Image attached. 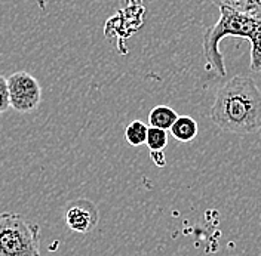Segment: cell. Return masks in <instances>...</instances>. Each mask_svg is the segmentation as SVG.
<instances>
[{
  "label": "cell",
  "instance_id": "obj_1",
  "mask_svg": "<svg viewBox=\"0 0 261 256\" xmlns=\"http://www.w3.org/2000/svg\"><path fill=\"white\" fill-rule=\"evenodd\" d=\"M212 123L220 129L251 135L261 129V91L246 76H234L215 95L210 111Z\"/></svg>",
  "mask_w": 261,
  "mask_h": 256
},
{
  "label": "cell",
  "instance_id": "obj_2",
  "mask_svg": "<svg viewBox=\"0 0 261 256\" xmlns=\"http://www.w3.org/2000/svg\"><path fill=\"white\" fill-rule=\"evenodd\" d=\"M224 37H241L251 42V70L261 71V18L248 16L231 9L221 8L220 19L208 29L203 36V53L210 68L220 76H226L227 70L220 52V43Z\"/></svg>",
  "mask_w": 261,
  "mask_h": 256
},
{
  "label": "cell",
  "instance_id": "obj_3",
  "mask_svg": "<svg viewBox=\"0 0 261 256\" xmlns=\"http://www.w3.org/2000/svg\"><path fill=\"white\" fill-rule=\"evenodd\" d=\"M0 256H40V226L21 213H0Z\"/></svg>",
  "mask_w": 261,
  "mask_h": 256
},
{
  "label": "cell",
  "instance_id": "obj_4",
  "mask_svg": "<svg viewBox=\"0 0 261 256\" xmlns=\"http://www.w3.org/2000/svg\"><path fill=\"white\" fill-rule=\"evenodd\" d=\"M8 79L11 107L21 114L39 108L42 102V88L37 79L27 71H16Z\"/></svg>",
  "mask_w": 261,
  "mask_h": 256
},
{
  "label": "cell",
  "instance_id": "obj_5",
  "mask_svg": "<svg viewBox=\"0 0 261 256\" xmlns=\"http://www.w3.org/2000/svg\"><path fill=\"white\" fill-rule=\"evenodd\" d=\"M64 221L68 230L81 234H88L98 225V208L95 203L88 198H76L65 206Z\"/></svg>",
  "mask_w": 261,
  "mask_h": 256
},
{
  "label": "cell",
  "instance_id": "obj_6",
  "mask_svg": "<svg viewBox=\"0 0 261 256\" xmlns=\"http://www.w3.org/2000/svg\"><path fill=\"white\" fill-rule=\"evenodd\" d=\"M172 136L179 143H190L197 136L199 126L193 117L190 116H178L172 128L169 129Z\"/></svg>",
  "mask_w": 261,
  "mask_h": 256
},
{
  "label": "cell",
  "instance_id": "obj_7",
  "mask_svg": "<svg viewBox=\"0 0 261 256\" xmlns=\"http://www.w3.org/2000/svg\"><path fill=\"white\" fill-rule=\"evenodd\" d=\"M215 6L231 9L248 16L261 18V0H211Z\"/></svg>",
  "mask_w": 261,
  "mask_h": 256
},
{
  "label": "cell",
  "instance_id": "obj_8",
  "mask_svg": "<svg viewBox=\"0 0 261 256\" xmlns=\"http://www.w3.org/2000/svg\"><path fill=\"white\" fill-rule=\"evenodd\" d=\"M177 119H178V114L175 110H172L168 105H158L148 114V125L153 128L169 130Z\"/></svg>",
  "mask_w": 261,
  "mask_h": 256
},
{
  "label": "cell",
  "instance_id": "obj_9",
  "mask_svg": "<svg viewBox=\"0 0 261 256\" xmlns=\"http://www.w3.org/2000/svg\"><path fill=\"white\" fill-rule=\"evenodd\" d=\"M147 130H148V126H146V123H143L141 120L130 122L125 129V138H126L128 144L132 147H140V145L146 144Z\"/></svg>",
  "mask_w": 261,
  "mask_h": 256
},
{
  "label": "cell",
  "instance_id": "obj_10",
  "mask_svg": "<svg viewBox=\"0 0 261 256\" xmlns=\"http://www.w3.org/2000/svg\"><path fill=\"white\" fill-rule=\"evenodd\" d=\"M146 144L150 148V151L163 150L168 145V133H166V130L150 126L148 130H147Z\"/></svg>",
  "mask_w": 261,
  "mask_h": 256
},
{
  "label": "cell",
  "instance_id": "obj_11",
  "mask_svg": "<svg viewBox=\"0 0 261 256\" xmlns=\"http://www.w3.org/2000/svg\"><path fill=\"white\" fill-rule=\"evenodd\" d=\"M9 107H11V101H9L8 79L0 74V114L8 111Z\"/></svg>",
  "mask_w": 261,
  "mask_h": 256
},
{
  "label": "cell",
  "instance_id": "obj_12",
  "mask_svg": "<svg viewBox=\"0 0 261 256\" xmlns=\"http://www.w3.org/2000/svg\"><path fill=\"white\" fill-rule=\"evenodd\" d=\"M150 159H151V161H153L158 167H163V166L166 164V156H165L163 150L150 151Z\"/></svg>",
  "mask_w": 261,
  "mask_h": 256
}]
</instances>
